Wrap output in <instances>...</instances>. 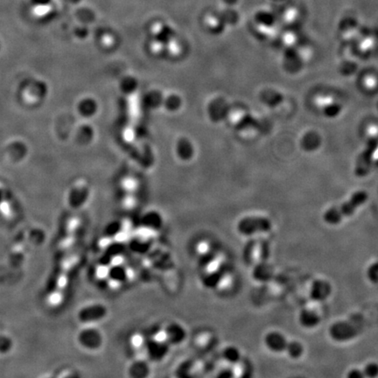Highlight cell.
Returning <instances> with one entry per match:
<instances>
[{
  "instance_id": "obj_11",
  "label": "cell",
  "mask_w": 378,
  "mask_h": 378,
  "mask_svg": "<svg viewBox=\"0 0 378 378\" xmlns=\"http://www.w3.org/2000/svg\"><path fill=\"white\" fill-rule=\"evenodd\" d=\"M330 285L325 281L318 280L313 285L311 295L314 300H323L330 295Z\"/></svg>"
},
{
  "instance_id": "obj_9",
  "label": "cell",
  "mask_w": 378,
  "mask_h": 378,
  "mask_svg": "<svg viewBox=\"0 0 378 378\" xmlns=\"http://www.w3.org/2000/svg\"><path fill=\"white\" fill-rule=\"evenodd\" d=\"M221 357L228 364L237 365L242 360V353L238 347L230 345L222 349Z\"/></svg>"
},
{
  "instance_id": "obj_19",
  "label": "cell",
  "mask_w": 378,
  "mask_h": 378,
  "mask_svg": "<svg viewBox=\"0 0 378 378\" xmlns=\"http://www.w3.org/2000/svg\"><path fill=\"white\" fill-rule=\"evenodd\" d=\"M50 12V7L48 5H38L34 7V13L37 16H45Z\"/></svg>"
},
{
  "instance_id": "obj_7",
  "label": "cell",
  "mask_w": 378,
  "mask_h": 378,
  "mask_svg": "<svg viewBox=\"0 0 378 378\" xmlns=\"http://www.w3.org/2000/svg\"><path fill=\"white\" fill-rule=\"evenodd\" d=\"M89 198V189L84 185H75L69 190L68 205L73 208H79L85 204Z\"/></svg>"
},
{
  "instance_id": "obj_13",
  "label": "cell",
  "mask_w": 378,
  "mask_h": 378,
  "mask_svg": "<svg viewBox=\"0 0 378 378\" xmlns=\"http://www.w3.org/2000/svg\"><path fill=\"white\" fill-rule=\"evenodd\" d=\"M320 317L312 311L303 310L300 313V324L303 325L304 327H316L317 325L320 323Z\"/></svg>"
},
{
  "instance_id": "obj_20",
  "label": "cell",
  "mask_w": 378,
  "mask_h": 378,
  "mask_svg": "<svg viewBox=\"0 0 378 378\" xmlns=\"http://www.w3.org/2000/svg\"><path fill=\"white\" fill-rule=\"evenodd\" d=\"M347 376L350 378H361L363 377L364 375H363V373H362V372L361 371H360V370L353 369L352 371H350L349 372V373H348Z\"/></svg>"
},
{
  "instance_id": "obj_17",
  "label": "cell",
  "mask_w": 378,
  "mask_h": 378,
  "mask_svg": "<svg viewBox=\"0 0 378 378\" xmlns=\"http://www.w3.org/2000/svg\"><path fill=\"white\" fill-rule=\"evenodd\" d=\"M363 375L367 377H376L378 375V364L376 363H369L363 369Z\"/></svg>"
},
{
  "instance_id": "obj_14",
  "label": "cell",
  "mask_w": 378,
  "mask_h": 378,
  "mask_svg": "<svg viewBox=\"0 0 378 378\" xmlns=\"http://www.w3.org/2000/svg\"><path fill=\"white\" fill-rule=\"evenodd\" d=\"M130 373H131V375L134 377H145L148 375L149 368L143 361H139V362L133 363L132 367L130 368Z\"/></svg>"
},
{
  "instance_id": "obj_3",
  "label": "cell",
  "mask_w": 378,
  "mask_h": 378,
  "mask_svg": "<svg viewBox=\"0 0 378 378\" xmlns=\"http://www.w3.org/2000/svg\"><path fill=\"white\" fill-rule=\"evenodd\" d=\"M273 228L271 220L264 216H244L236 223V231L242 236L252 235L269 232Z\"/></svg>"
},
{
  "instance_id": "obj_10",
  "label": "cell",
  "mask_w": 378,
  "mask_h": 378,
  "mask_svg": "<svg viewBox=\"0 0 378 378\" xmlns=\"http://www.w3.org/2000/svg\"><path fill=\"white\" fill-rule=\"evenodd\" d=\"M169 343L166 340L165 341H154L151 342L149 346V355L154 361H159L166 355L167 353Z\"/></svg>"
},
{
  "instance_id": "obj_1",
  "label": "cell",
  "mask_w": 378,
  "mask_h": 378,
  "mask_svg": "<svg viewBox=\"0 0 378 378\" xmlns=\"http://www.w3.org/2000/svg\"><path fill=\"white\" fill-rule=\"evenodd\" d=\"M265 344L266 347L274 353L286 352L290 356L294 359L300 358L304 354V347L298 341H291L286 340L283 334L272 331L265 336Z\"/></svg>"
},
{
  "instance_id": "obj_16",
  "label": "cell",
  "mask_w": 378,
  "mask_h": 378,
  "mask_svg": "<svg viewBox=\"0 0 378 378\" xmlns=\"http://www.w3.org/2000/svg\"><path fill=\"white\" fill-rule=\"evenodd\" d=\"M14 347V341L7 335H0V354H7Z\"/></svg>"
},
{
  "instance_id": "obj_2",
  "label": "cell",
  "mask_w": 378,
  "mask_h": 378,
  "mask_svg": "<svg viewBox=\"0 0 378 378\" xmlns=\"http://www.w3.org/2000/svg\"><path fill=\"white\" fill-rule=\"evenodd\" d=\"M367 199L368 194L365 192L355 193L350 200L345 202L344 204L328 209L324 214V221L328 224H338L346 216L353 215L354 212L367 201Z\"/></svg>"
},
{
  "instance_id": "obj_5",
  "label": "cell",
  "mask_w": 378,
  "mask_h": 378,
  "mask_svg": "<svg viewBox=\"0 0 378 378\" xmlns=\"http://www.w3.org/2000/svg\"><path fill=\"white\" fill-rule=\"evenodd\" d=\"M79 344L89 350H96L102 347L103 338L100 331L95 328H85L78 334Z\"/></svg>"
},
{
  "instance_id": "obj_12",
  "label": "cell",
  "mask_w": 378,
  "mask_h": 378,
  "mask_svg": "<svg viewBox=\"0 0 378 378\" xmlns=\"http://www.w3.org/2000/svg\"><path fill=\"white\" fill-rule=\"evenodd\" d=\"M77 109L82 116L90 117V116H94L96 112L97 105H96L95 100L87 97V98L82 99L79 102Z\"/></svg>"
},
{
  "instance_id": "obj_8",
  "label": "cell",
  "mask_w": 378,
  "mask_h": 378,
  "mask_svg": "<svg viewBox=\"0 0 378 378\" xmlns=\"http://www.w3.org/2000/svg\"><path fill=\"white\" fill-rule=\"evenodd\" d=\"M164 221L162 215L157 211L147 212L141 218V224L144 228H147L149 230L157 231L163 226Z\"/></svg>"
},
{
  "instance_id": "obj_15",
  "label": "cell",
  "mask_w": 378,
  "mask_h": 378,
  "mask_svg": "<svg viewBox=\"0 0 378 378\" xmlns=\"http://www.w3.org/2000/svg\"><path fill=\"white\" fill-rule=\"evenodd\" d=\"M272 276L269 267L266 265H260L255 271V278L259 281H267Z\"/></svg>"
},
{
  "instance_id": "obj_6",
  "label": "cell",
  "mask_w": 378,
  "mask_h": 378,
  "mask_svg": "<svg viewBox=\"0 0 378 378\" xmlns=\"http://www.w3.org/2000/svg\"><path fill=\"white\" fill-rule=\"evenodd\" d=\"M164 337L169 345H180L186 340L187 332L181 324H168L164 331Z\"/></svg>"
},
{
  "instance_id": "obj_4",
  "label": "cell",
  "mask_w": 378,
  "mask_h": 378,
  "mask_svg": "<svg viewBox=\"0 0 378 378\" xmlns=\"http://www.w3.org/2000/svg\"><path fill=\"white\" fill-rule=\"evenodd\" d=\"M108 308L102 303H94L82 307L79 310L77 319L82 323H95L105 319Z\"/></svg>"
},
{
  "instance_id": "obj_18",
  "label": "cell",
  "mask_w": 378,
  "mask_h": 378,
  "mask_svg": "<svg viewBox=\"0 0 378 378\" xmlns=\"http://www.w3.org/2000/svg\"><path fill=\"white\" fill-rule=\"evenodd\" d=\"M120 230H121V223L118 221H113L108 225L106 229V234L109 236H115L119 233Z\"/></svg>"
}]
</instances>
